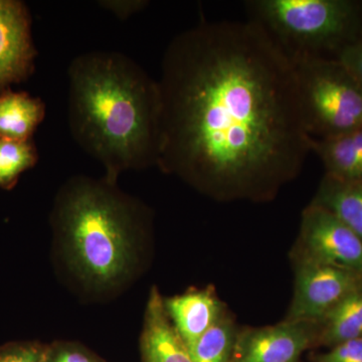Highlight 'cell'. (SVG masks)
I'll use <instances>...</instances> for the list:
<instances>
[{
	"label": "cell",
	"mask_w": 362,
	"mask_h": 362,
	"mask_svg": "<svg viewBox=\"0 0 362 362\" xmlns=\"http://www.w3.org/2000/svg\"><path fill=\"white\" fill-rule=\"evenodd\" d=\"M157 82V165L197 187L267 192L311 153L292 59L255 21H204L176 35Z\"/></svg>",
	"instance_id": "cell-1"
},
{
	"label": "cell",
	"mask_w": 362,
	"mask_h": 362,
	"mask_svg": "<svg viewBox=\"0 0 362 362\" xmlns=\"http://www.w3.org/2000/svg\"><path fill=\"white\" fill-rule=\"evenodd\" d=\"M69 126L74 140L116 182L123 171L157 165L158 82L119 52L92 51L71 61Z\"/></svg>",
	"instance_id": "cell-2"
},
{
	"label": "cell",
	"mask_w": 362,
	"mask_h": 362,
	"mask_svg": "<svg viewBox=\"0 0 362 362\" xmlns=\"http://www.w3.org/2000/svg\"><path fill=\"white\" fill-rule=\"evenodd\" d=\"M54 225L78 275L88 284L108 288L132 270L146 211L113 181L78 176L57 197Z\"/></svg>",
	"instance_id": "cell-3"
},
{
	"label": "cell",
	"mask_w": 362,
	"mask_h": 362,
	"mask_svg": "<svg viewBox=\"0 0 362 362\" xmlns=\"http://www.w3.org/2000/svg\"><path fill=\"white\" fill-rule=\"evenodd\" d=\"M249 20L258 23L290 58L335 59L362 37L361 6L349 0H251Z\"/></svg>",
	"instance_id": "cell-4"
},
{
	"label": "cell",
	"mask_w": 362,
	"mask_h": 362,
	"mask_svg": "<svg viewBox=\"0 0 362 362\" xmlns=\"http://www.w3.org/2000/svg\"><path fill=\"white\" fill-rule=\"evenodd\" d=\"M290 59L305 128L311 138L362 129V89L338 59L314 56Z\"/></svg>",
	"instance_id": "cell-5"
},
{
	"label": "cell",
	"mask_w": 362,
	"mask_h": 362,
	"mask_svg": "<svg viewBox=\"0 0 362 362\" xmlns=\"http://www.w3.org/2000/svg\"><path fill=\"white\" fill-rule=\"evenodd\" d=\"M361 288L362 273L307 259L298 269L288 320H323L345 298Z\"/></svg>",
	"instance_id": "cell-6"
},
{
	"label": "cell",
	"mask_w": 362,
	"mask_h": 362,
	"mask_svg": "<svg viewBox=\"0 0 362 362\" xmlns=\"http://www.w3.org/2000/svg\"><path fill=\"white\" fill-rule=\"evenodd\" d=\"M301 238L307 259L362 273V240L324 207L314 204L307 207Z\"/></svg>",
	"instance_id": "cell-7"
},
{
	"label": "cell",
	"mask_w": 362,
	"mask_h": 362,
	"mask_svg": "<svg viewBox=\"0 0 362 362\" xmlns=\"http://www.w3.org/2000/svg\"><path fill=\"white\" fill-rule=\"evenodd\" d=\"M311 337L309 323L289 320L249 331L235 341L233 362H296Z\"/></svg>",
	"instance_id": "cell-8"
},
{
	"label": "cell",
	"mask_w": 362,
	"mask_h": 362,
	"mask_svg": "<svg viewBox=\"0 0 362 362\" xmlns=\"http://www.w3.org/2000/svg\"><path fill=\"white\" fill-rule=\"evenodd\" d=\"M35 56L25 6L0 0V87L25 78L33 70Z\"/></svg>",
	"instance_id": "cell-9"
},
{
	"label": "cell",
	"mask_w": 362,
	"mask_h": 362,
	"mask_svg": "<svg viewBox=\"0 0 362 362\" xmlns=\"http://www.w3.org/2000/svg\"><path fill=\"white\" fill-rule=\"evenodd\" d=\"M164 307L188 350L221 317V305L209 291L190 292L170 298L164 302Z\"/></svg>",
	"instance_id": "cell-10"
},
{
	"label": "cell",
	"mask_w": 362,
	"mask_h": 362,
	"mask_svg": "<svg viewBox=\"0 0 362 362\" xmlns=\"http://www.w3.org/2000/svg\"><path fill=\"white\" fill-rule=\"evenodd\" d=\"M143 349L147 362H192L189 350L169 323L160 297L154 291L146 312Z\"/></svg>",
	"instance_id": "cell-11"
},
{
	"label": "cell",
	"mask_w": 362,
	"mask_h": 362,
	"mask_svg": "<svg viewBox=\"0 0 362 362\" xmlns=\"http://www.w3.org/2000/svg\"><path fill=\"white\" fill-rule=\"evenodd\" d=\"M311 152L323 162L326 175L362 181V129L332 137L311 138Z\"/></svg>",
	"instance_id": "cell-12"
},
{
	"label": "cell",
	"mask_w": 362,
	"mask_h": 362,
	"mask_svg": "<svg viewBox=\"0 0 362 362\" xmlns=\"http://www.w3.org/2000/svg\"><path fill=\"white\" fill-rule=\"evenodd\" d=\"M314 204L337 216L362 240V181H345L326 175Z\"/></svg>",
	"instance_id": "cell-13"
},
{
	"label": "cell",
	"mask_w": 362,
	"mask_h": 362,
	"mask_svg": "<svg viewBox=\"0 0 362 362\" xmlns=\"http://www.w3.org/2000/svg\"><path fill=\"white\" fill-rule=\"evenodd\" d=\"M45 107L37 98L25 93L0 96V138L28 141L44 120Z\"/></svg>",
	"instance_id": "cell-14"
},
{
	"label": "cell",
	"mask_w": 362,
	"mask_h": 362,
	"mask_svg": "<svg viewBox=\"0 0 362 362\" xmlns=\"http://www.w3.org/2000/svg\"><path fill=\"white\" fill-rule=\"evenodd\" d=\"M323 321L324 344L332 347L362 337V288L345 298Z\"/></svg>",
	"instance_id": "cell-15"
},
{
	"label": "cell",
	"mask_w": 362,
	"mask_h": 362,
	"mask_svg": "<svg viewBox=\"0 0 362 362\" xmlns=\"http://www.w3.org/2000/svg\"><path fill=\"white\" fill-rule=\"evenodd\" d=\"M235 332L230 321L221 317L189 349L192 362H230Z\"/></svg>",
	"instance_id": "cell-16"
},
{
	"label": "cell",
	"mask_w": 362,
	"mask_h": 362,
	"mask_svg": "<svg viewBox=\"0 0 362 362\" xmlns=\"http://www.w3.org/2000/svg\"><path fill=\"white\" fill-rule=\"evenodd\" d=\"M37 159L32 143L0 138V185L13 182L21 173L32 168Z\"/></svg>",
	"instance_id": "cell-17"
},
{
	"label": "cell",
	"mask_w": 362,
	"mask_h": 362,
	"mask_svg": "<svg viewBox=\"0 0 362 362\" xmlns=\"http://www.w3.org/2000/svg\"><path fill=\"white\" fill-rule=\"evenodd\" d=\"M335 59L344 66L362 89V37L345 45Z\"/></svg>",
	"instance_id": "cell-18"
},
{
	"label": "cell",
	"mask_w": 362,
	"mask_h": 362,
	"mask_svg": "<svg viewBox=\"0 0 362 362\" xmlns=\"http://www.w3.org/2000/svg\"><path fill=\"white\" fill-rule=\"evenodd\" d=\"M320 362H362V337L334 345Z\"/></svg>",
	"instance_id": "cell-19"
},
{
	"label": "cell",
	"mask_w": 362,
	"mask_h": 362,
	"mask_svg": "<svg viewBox=\"0 0 362 362\" xmlns=\"http://www.w3.org/2000/svg\"><path fill=\"white\" fill-rule=\"evenodd\" d=\"M150 2L146 0H102L98 4L102 8L110 11L119 20L125 21L133 14L139 13L145 7L149 6Z\"/></svg>",
	"instance_id": "cell-20"
},
{
	"label": "cell",
	"mask_w": 362,
	"mask_h": 362,
	"mask_svg": "<svg viewBox=\"0 0 362 362\" xmlns=\"http://www.w3.org/2000/svg\"><path fill=\"white\" fill-rule=\"evenodd\" d=\"M40 354L37 350L18 349L0 354V362H39Z\"/></svg>",
	"instance_id": "cell-21"
},
{
	"label": "cell",
	"mask_w": 362,
	"mask_h": 362,
	"mask_svg": "<svg viewBox=\"0 0 362 362\" xmlns=\"http://www.w3.org/2000/svg\"><path fill=\"white\" fill-rule=\"evenodd\" d=\"M51 362H94V361L78 350L63 349L52 357Z\"/></svg>",
	"instance_id": "cell-22"
}]
</instances>
